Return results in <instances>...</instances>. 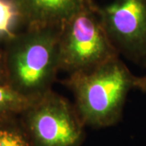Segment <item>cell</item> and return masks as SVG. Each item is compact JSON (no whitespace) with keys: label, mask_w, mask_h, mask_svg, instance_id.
I'll list each match as a JSON object with an SVG mask.
<instances>
[{"label":"cell","mask_w":146,"mask_h":146,"mask_svg":"<svg viewBox=\"0 0 146 146\" xmlns=\"http://www.w3.org/2000/svg\"><path fill=\"white\" fill-rule=\"evenodd\" d=\"M0 84H7L6 83L5 65H4V58L3 51L0 50Z\"/></svg>","instance_id":"11"},{"label":"cell","mask_w":146,"mask_h":146,"mask_svg":"<svg viewBox=\"0 0 146 146\" xmlns=\"http://www.w3.org/2000/svg\"><path fill=\"white\" fill-rule=\"evenodd\" d=\"M31 102L7 84H0V119L19 115Z\"/></svg>","instance_id":"8"},{"label":"cell","mask_w":146,"mask_h":146,"mask_svg":"<svg viewBox=\"0 0 146 146\" xmlns=\"http://www.w3.org/2000/svg\"><path fill=\"white\" fill-rule=\"evenodd\" d=\"M133 89L146 94V76H134Z\"/></svg>","instance_id":"10"},{"label":"cell","mask_w":146,"mask_h":146,"mask_svg":"<svg viewBox=\"0 0 146 146\" xmlns=\"http://www.w3.org/2000/svg\"><path fill=\"white\" fill-rule=\"evenodd\" d=\"M33 146H80L84 127L74 104L50 90L19 115Z\"/></svg>","instance_id":"4"},{"label":"cell","mask_w":146,"mask_h":146,"mask_svg":"<svg viewBox=\"0 0 146 146\" xmlns=\"http://www.w3.org/2000/svg\"><path fill=\"white\" fill-rule=\"evenodd\" d=\"M0 146H33L19 115L0 119Z\"/></svg>","instance_id":"7"},{"label":"cell","mask_w":146,"mask_h":146,"mask_svg":"<svg viewBox=\"0 0 146 146\" xmlns=\"http://www.w3.org/2000/svg\"><path fill=\"white\" fill-rule=\"evenodd\" d=\"M60 71L69 74L85 71L119 57L102 23L94 1L60 26Z\"/></svg>","instance_id":"3"},{"label":"cell","mask_w":146,"mask_h":146,"mask_svg":"<svg viewBox=\"0 0 146 146\" xmlns=\"http://www.w3.org/2000/svg\"><path fill=\"white\" fill-rule=\"evenodd\" d=\"M134 75L119 57L85 71L69 74L63 84L85 126L107 127L120 121Z\"/></svg>","instance_id":"2"},{"label":"cell","mask_w":146,"mask_h":146,"mask_svg":"<svg viewBox=\"0 0 146 146\" xmlns=\"http://www.w3.org/2000/svg\"><path fill=\"white\" fill-rule=\"evenodd\" d=\"M20 25L18 15L11 0H0V36L5 40L16 32L15 27Z\"/></svg>","instance_id":"9"},{"label":"cell","mask_w":146,"mask_h":146,"mask_svg":"<svg viewBox=\"0 0 146 146\" xmlns=\"http://www.w3.org/2000/svg\"><path fill=\"white\" fill-rule=\"evenodd\" d=\"M94 0H11L19 23L28 27H60Z\"/></svg>","instance_id":"6"},{"label":"cell","mask_w":146,"mask_h":146,"mask_svg":"<svg viewBox=\"0 0 146 146\" xmlns=\"http://www.w3.org/2000/svg\"><path fill=\"white\" fill-rule=\"evenodd\" d=\"M98 12L119 55L146 68V0H110Z\"/></svg>","instance_id":"5"},{"label":"cell","mask_w":146,"mask_h":146,"mask_svg":"<svg viewBox=\"0 0 146 146\" xmlns=\"http://www.w3.org/2000/svg\"><path fill=\"white\" fill-rule=\"evenodd\" d=\"M59 30L60 27H28L6 40L7 85L29 101L52 90L60 71Z\"/></svg>","instance_id":"1"}]
</instances>
